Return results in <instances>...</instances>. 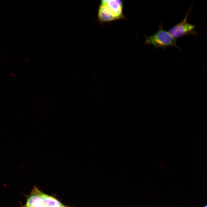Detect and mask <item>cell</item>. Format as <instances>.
I'll return each mask as SVG.
<instances>
[{
    "label": "cell",
    "mask_w": 207,
    "mask_h": 207,
    "mask_svg": "<svg viewBox=\"0 0 207 207\" xmlns=\"http://www.w3.org/2000/svg\"><path fill=\"white\" fill-rule=\"evenodd\" d=\"M118 14L109 0L100 1L97 11V21L101 24L119 20Z\"/></svg>",
    "instance_id": "cell-2"
},
{
    "label": "cell",
    "mask_w": 207,
    "mask_h": 207,
    "mask_svg": "<svg viewBox=\"0 0 207 207\" xmlns=\"http://www.w3.org/2000/svg\"><path fill=\"white\" fill-rule=\"evenodd\" d=\"M191 9H189L184 18L181 22L169 30V33L175 39L186 34H195V32L193 31L195 26L187 22Z\"/></svg>",
    "instance_id": "cell-3"
},
{
    "label": "cell",
    "mask_w": 207,
    "mask_h": 207,
    "mask_svg": "<svg viewBox=\"0 0 207 207\" xmlns=\"http://www.w3.org/2000/svg\"><path fill=\"white\" fill-rule=\"evenodd\" d=\"M24 207H28V206H26V205H25V206Z\"/></svg>",
    "instance_id": "cell-8"
},
{
    "label": "cell",
    "mask_w": 207,
    "mask_h": 207,
    "mask_svg": "<svg viewBox=\"0 0 207 207\" xmlns=\"http://www.w3.org/2000/svg\"><path fill=\"white\" fill-rule=\"evenodd\" d=\"M44 193L36 187H34L27 200L25 205L29 207H35L43 203V196Z\"/></svg>",
    "instance_id": "cell-4"
},
{
    "label": "cell",
    "mask_w": 207,
    "mask_h": 207,
    "mask_svg": "<svg viewBox=\"0 0 207 207\" xmlns=\"http://www.w3.org/2000/svg\"><path fill=\"white\" fill-rule=\"evenodd\" d=\"M204 207H207V205L205 206Z\"/></svg>",
    "instance_id": "cell-9"
},
{
    "label": "cell",
    "mask_w": 207,
    "mask_h": 207,
    "mask_svg": "<svg viewBox=\"0 0 207 207\" xmlns=\"http://www.w3.org/2000/svg\"><path fill=\"white\" fill-rule=\"evenodd\" d=\"M43 201L47 207H56L63 204L55 198L45 193L43 196Z\"/></svg>",
    "instance_id": "cell-5"
},
{
    "label": "cell",
    "mask_w": 207,
    "mask_h": 207,
    "mask_svg": "<svg viewBox=\"0 0 207 207\" xmlns=\"http://www.w3.org/2000/svg\"><path fill=\"white\" fill-rule=\"evenodd\" d=\"M35 207H47V206L44 203H43L38 205Z\"/></svg>",
    "instance_id": "cell-6"
},
{
    "label": "cell",
    "mask_w": 207,
    "mask_h": 207,
    "mask_svg": "<svg viewBox=\"0 0 207 207\" xmlns=\"http://www.w3.org/2000/svg\"><path fill=\"white\" fill-rule=\"evenodd\" d=\"M56 207H68V206H65L63 204H62V205H61V206H58Z\"/></svg>",
    "instance_id": "cell-7"
},
{
    "label": "cell",
    "mask_w": 207,
    "mask_h": 207,
    "mask_svg": "<svg viewBox=\"0 0 207 207\" xmlns=\"http://www.w3.org/2000/svg\"><path fill=\"white\" fill-rule=\"evenodd\" d=\"M144 43L145 44L152 45L156 48L164 49L170 46L178 48L175 39L164 29L162 23L155 34L145 36Z\"/></svg>",
    "instance_id": "cell-1"
}]
</instances>
